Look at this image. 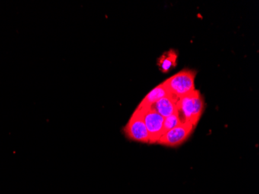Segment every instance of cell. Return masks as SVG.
Wrapping results in <instances>:
<instances>
[{"label": "cell", "instance_id": "obj_1", "mask_svg": "<svg viewBox=\"0 0 259 194\" xmlns=\"http://www.w3.org/2000/svg\"><path fill=\"white\" fill-rule=\"evenodd\" d=\"M177 110L183 123L187 122L196 127L205 110V102L201 93L196 90L179 99Z\"/></svg>", "mask_w": 259, "mask_h": 194}, {"label": "cell", "instance_id": "obj_2", "mask_svg": "<svg viewBox=\"0 0 259 194\" xmlns=\"http://www.w3.org/2000/svg\"><path fill=\"white\" fill-rule=\"evenodd\" d=\"M196 71L184 69L163 82L170 93L177 99L195 91V79Z\"/></svg>", "mask_w": 259, "mask_h": 194}, {"label": "cell", "instance_id": "obj_3", "mask_svg": "<svg viewBox=\"0 0 259 194\" xmlns=\"http://www.w3.org/2000/svg\"><path fill=\"white\" fill-rule=\"evenodd\" d=\"M125 137L131 141L149 144V135L141 110H136L123 128Z\"/></svg>", "mask_w": 259, "mask_h": 194}, {"label": "cell", "instance_id": "obj_4", "mask_svg": "<svg viewBox=\"0 0 259 194\" xmlns=\"http://www.w3.org/2000/svg\"><path fill=\"white\" fill-rule=\"evenodd\" d=\"M137 108L141 110L143 116L145 126L149 135V144H157L158 140L163 135L164 118L150 106H145V107L138 106Z\"/></svg>", "mask_w": 259, "mask_h": 194}, {"label": "cell", "instance_id": "obj_5", "mask_svg": "<svg viewBox=\"0 0 259 194\" xmlns=\"http://www.w3.org/2000/svg\"><path fill=\"white\" fill-rule=\"evenodd\" d=\"M196 127L190 123L183 122L181 125L164 133L157 144L167 147H178L185 142L193 134Z\"/></svg>", "mask_w": 259, "mask_h": 194}, {"label": "cell", "instance_id": "obj_6", "mask_svg": "<svg viewBox=\"0 0 259 194\" xmlns=\"http://www.w3.org/2000/svg\"><path fill=\"white\" fill-rule=\"evenodd\" d=\"M178 100L179 99L173 96H166L151 105L150 107L152 108L153 110H155L163 118H167L170 115L178 113V110H177Z\"/></svg>", "mask_w": 259, "mask_h": 194}, {"label": "cell", "instance_id": "obj_7", "mask_svg": "<svg viewBox=\"0 0 259 194\" xmlns=\"http://www.w3.org/2000/svg\"><path fill=\"white\" fill-rule=\"evenodd\" d=\"M172 96L171 93L167 90L164 83H161L158 87L153 89L151 92L145 96V98L141 100L140 104L138 106L139 107H145V106H150L154 103H156L161 98L166 97V96Z\"/></svg>", "mask_w": 259, "mask_h": 194}, {"label": "cell", "instance_id": "obj_8", "mask_svg": "<svg viewBox=\"0 0 259 194\" xmlns=\"http://www.w3.org/2000/svg\"><path fill=\"white\" fill-rule=\"evenodd\" d=\"M178 54L175 50L164 52L158 61V65L162 72H168L177 65Z\"/></svg>", "mask_w": 259, "mask_h": 194}, {"label": "cell", "instance_id": "obj_9", "mask_svg": "<svg viewBox=\"0 0 259 194\" xmlns=\"http://www.w3.org/2000/svg\"><path fill=\"white\" fill-rule=\"evenodd\" d=\"M182 123L183 122H182L178 113L164 118V122H163V135L167 131L181 125Z\"/></svg>", "mask_w": 259, "mask_h": 194}]
</instances>
